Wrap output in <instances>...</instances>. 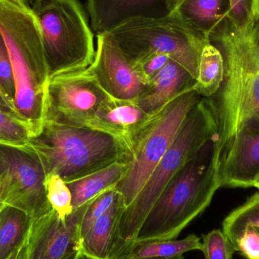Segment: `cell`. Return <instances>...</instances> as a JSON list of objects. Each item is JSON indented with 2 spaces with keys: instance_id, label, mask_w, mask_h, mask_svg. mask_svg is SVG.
Listing matches in <instances>:
<instances>
[{
  "instance_id": "6da1fadb",
  "label": "cell",
  "mask_w": 259,
  "mask_h": 259,
  "mask_svg": "<svg viewBox=\"0 0 259 259\" xmlns=\"http://www.w3.org/2000/svg\"><path fill=\"white\" fill-rule=\"evenodd\" d=\"M224 58L225 74L219 91L207 99L214 115V159L245 131L259 129V20L238 27L225 18L209 36Z\"/></svg>"
},
{
  "instance_id": "7a4b0ae2",
  "label": "cell",
  "mask_w": 259,
  "mask_h": 259,
  "mask_svg": "<svg viewBox=\"0 0 259 259\" xmlns=\"http://www.w3.org/2000/svg\"><path fill=\"white\" fill-rule=\"evenodd\" d=\"M0 33L13 70L15 106L38 134L47 117L50 72L40 27L29 3L0 0Z\"/></svg>"
},
{
  "instance_id": "3957f363",
  "label": "cell",
  "mask_w": 259,
  "mask_h": 259,
  "mask_svg": "<svg viewBox=\"0 0 259 259\" xmlns=\"http://www.w3.org/2000/svg\"><path fill=\"white\" fill-rule=\"evenodd\" d=\"M220 187L211 140L166 186L146 216L134 243L175 240L206 209Z\"/></svg>"
},
{
  "instance_id": "277c9868",
  "label": "cell",
  "mask_w": 259,
  "mask_h": 259,
  "mask_svg": "<svg viewBox=\"0 0 259 259\" xmlns=\"http://www.w3.org/2000/svg\"><path fill=\"white\" fill-rule=\"evenodd\" d=\"M215 121L207 99L202 98L186 117L176 138L146 184L121 213L114 232L109 259L120 258L134 244L155 201L180 170L214 138Z\"/></svg>"
},
{
  "instance_id": "5b68a950",
  "label": "cell",
  "mask_w": 259,
  "mask_h": 259,
  "mask_svg": "<svg viewBox=\"0 0 259 259\" xmlns=\"http://www.w3.org/2000/svg\"><path fill=\"white\" fill-rule=\"evenodd\" d=\"M26 146L37 155L47 175H59L66 183L117 161H128L127 149L112 136L50 121Z\"/></svg>"
},
{
  "instance_id": "8992f818",
  "label": "cell",
  "mask_w": 259,
  "mask_h": 259,
  "mask_svg": "<svg viewBox=\"0 0 259 259\" xmlns=\"http://www.w3.org/2000/svg\"><path fill=\"white\" fill-rule=\"evenodd\" d=\"M50 76L83 71L95 57L94 30L77 0H33Z\"/></svg>"
},
{
  "instance_id": "52a82bcc",
  "label": "cell",
  "mask_w": 259,
  "mask_h": 259,
  "mask_svg": "<svg viewBox=\"0 0 259 259\" xmlns=\"http://www.w3.org/2000/svg\"><path fill=\"white\" fill-rule=\"evenodd\" d=\"M134 62L151 54H164L196 79L199 59L209 39L171 15L134 16L109 30Z\"/></svg>"
},
{
  "instance_id": "ba28073f",
  "label": "cell",
  "mask_w": 259,
  "mask_h": 259,
  "mask_svg": "<svg viewBox=\"0 0 259 259\" xmlns=\"http://www.w3.org/2000/svg\"><path fill=\"white\" fill-rule=\"evenodd\" d=\"M202 99L194 91L180 96L167 105L131 140L128 168L115 189L124 208L137 197L148 178L176 138L186 117Z\"/></svg>"
},
{
  "instance_id": "9c48e42d",
  "label": "cell",
  "mask_w": 259,
  "mask_h": 259,
  "mask_svg": "<svg viewBox=\"0 0 259 259\" xmlns=\"http://www.w3.org/2000/svg\"><path fill=\"white\" fill-rule=\"evenodd\" d=\"M2 205L15 207L32 220L53 209L46 193L45 169L27 146L0 144Z\"/></svg>"
},
{
  "instance_id": "30bf717a",
  "label": "cell",
  "mask_w": 259,
  "mask_h": 259,
  "mask_svg": "<svg viewBox=\"0 0 259 259\" xmlns=\"http://www.w3.org/2000/svg\"><path fill=\"white\" fill-rule=\"evenodd\" d=\"M110 99L88 68L50 76L46 121L88 127L97 109Z\"/></svg>"
},
{
  "instance_id": "8fae6325",
  "label": "cell",
  "mask_w": 259,
  "mask_h": 259,
  "mask_svg": "<svg viewBox=\"0 0 259 259\" xmlns=\"http://www.w3.org/2000/svg\"><path fill=\"white\" fill-rule=\"evenodd\" d=\"M88 70L115 100L136 101L149 83L109 31L97 33L95 57Z\"/></svg>"
},
{
  "instance_id": "7c38bea8",
  "label": "cell",
  "mask_w": 259,
  "mask_h": 259,
  "mask_svg": "<svg viewBox=\"0 0 259 259\" xmlns=\"http://www.w3.org/2000/svg\"><path fill=\"white\" fill-rule=\"evenodd\" d=\"M89 203L73 210L65 219L51 209L33 220L29 234L27 259H63L80 251V225Z\"/></svg>"
},
{
  "instance_id": "4fadbf2b",
  "label": "cell",
  "mask_w": 259,
  "mask_h": 259,
  "mask_svg": "<svg viewBox=\"0 0 259 259\" xmlns=\"http://www.w3.org/2000/svg\"><path fill=\"white\" fill-rule=\"evenodd\" d=\"M259 176V129L239 134L219 163L221 187H253Z\"/></svg>"
},
{
  "instance_id": "5bb4252c",
  "label": "cell",
  "mask_w": 259,
  "mask_h": 259,
  "mask_svg": "<svg viewBox=\"0 0 259 259\" xmlns=\"http://www.w3.org/2000/svg\"><path fill=\"white\" fill-rule=\"evenodd\" d=\"M154 116L145 112L136 101L111 98L97 109L88 127L112 136L128 152L131 140Z\"/></svg>"
},
{
  "instance_id": "9a60e30c",
  "label": "cell",
  "mask_w": 259,
  "mask_h": 259,
  "mask_svg": "<svg viewBox=\"0 0 259 259\" xmlns=\"http://www.w3.org/2000/svg\"><path fill=\"white\" fill-rule=\"evenodd\" d=\"M196 79L184 66L170 59L149 82L136 103L145 112L154 116L180 96L193 91Z\"/></svg>"
},
{
  "instance_id": "2e32d148",
  "label": "cell",
  "mask_w": 259,
  "mask_h": 259,
  "mask_svg": "<svg viewBox=\"0 0 259 259\" xmlns=\"http://www.w3.org/2000/svg\"><path fill=\"white\" fill-rule=\"evenodd\" d=\"M87 9L97 34L131 17L167 15L164 0H87Z\"/></svg>"
},
{
  "instance_id": "e0dca14e",
  "label": "cell",
  "mask_w": 259,
  "mask_h": 259,
  "mask_svg": "<svg viewBox=\"0 0 259 259\" xmlns=\"http://www.w3.org/2000/svg\"><path fill=\"white\" fill-rule=\"evenodd\" d=\"M222 231L243 257L259 259V190L227 216Z\"/></svg>"
},
{
  "instance_id": "ac0fdd59",
  "label": "cell",
  "mask_w": 259,
  "mask_h": 259,
  "mask_svg": "<svg viewBox=\"0 0 259 259\" xmlns=\"http://www.w3.org/2000/svg\"><path fill=\"white\" fill-rule=\"evenodd\" d=\"M167 14L209 39L228 15V0H164Z\"/></svg>"
},
{
  "instance_id": "d6986e66",
  "label": "cell",
  "mask_w": 259,
  "mask_h": 259,
  "mask_svg": "<svg viewBox=\"0 0 259 259\" xmlns=\"http://www.w3.org/2000/svg\"><path fill=\"white\" fill-rule=\"evenodd\" d=\"M128 164L117 161L78 179L67 182L72 195L73 210L92 201L106 190L115 188L127 173Z\"/></svg>"
},
{
  "instance_id": "ffe728a7",
  "label": "cell",
  "mask_w": 259,
  "mask_h": 259,
  "mask_svg": "<svg viewBox=\"0 0 259 259\" xmlns=\"http://www.w3.org/2000/svg\"><path fill=\"white\" fill-rule=\"evenodd\" d=\"M125 209L119 194L112 206L96 221L82 239L80 252L95 259H109L117 222Z\"/></svg>"
},
{
  "instance_id": "44dd1931",
  "label": "cell",
  "mask_w": 259,
  "mask_h": 259,
  "mask_svg": "<svg viewBox=\"0 0 259 259\" xmlns=\"http://www.w3.org/2000/svg\"><path fill=\"white\" fill-rule=\"evenodd\" d=\"M33 220L24 211L4 205L0 210V259H9L28 238Z\"/></svg>"
},
{
  "instance_id": "7402d4cb",
  "label": "cell",
  "mask_w": 259,
  "mask_h": 259,
  "mask_svg": "<svg viewBox=\"0 0 259 259\" xmlns=\"http://www.w3.org/2000/svg\"><path fill=\"white\" fill-rule=\"evenodd\" d=\"M224 74L223 56L215 46L208 42L201 53L193 91L202 98H211L222 87Z\"/></svg>"
},
{
  "instance_id": "603a6c76",
  "label": "cell",
  "mask_w": 259,
  "mask_h": 259,
  "mask_svg": "<svg viewBox=\"0 0 259 259\" xmlns=\"http://www.w3.org/2000/svg\"><path fill=\"white\" fill-rule=\"evenodd\" d=\"M196 250L202 252V243L199 237L190 234L182 240L134 243L120 258H169Z\"/></svg>"
},
{
  "instance_id": "cb8c5ba5",
  "label": "cell",
  "mask_w": 259,
  "mask_h": 259,
  "mask_svg": "<svg viewBox=\"0 0 259 259\" xmlns=\"http://www.w3.org/2000/svg\"><path fill=\"white\" fill-rule=\"evenodd\" d=\"M36 135L34 126L28 120L0 109V144L24 146Z\"/></svg>"
},
{
  "instance_id": "d4e9b609",
  "label": "cell",
  "mask_w": 259,
  "mask_h": 259,
  "mask_svg": "<svg viewBox=\"0 0 259 259\" xmlns=\"http://www.w3.org/2000/svg\"><path fill=\"white\" fill-rule=\"evenodd\" d=\"M46 193L51 208L62 219L72 213V195L66 182L59 175L48 174L45 180Z\"/></svg>"
},
{
  "instance_id": "484cf974",
  "label": "cell",
  "mask_w": 259,
  "mask_h": 259,
  "mask_svg": "<svg viewBox=\"0 0 259 259\" xmlns=\"http://www.w3.org/2000/svg\"><path fill=\"white\" fill-rule=\"evenodd\" d=\"M119 194L116 189H110L99 195L90 202L83 214L81 225H80L81 240L91 229V227L95 223L96 221L98 220L112 206Z\"/></svg>"
},
{
  "instance_id": "4316f807",
  "label": "cell",
  "mask_w": 259,
  "mask_h": 259,
  "mask_svg": "<svg viewBox=\"0 0 259 259\" xmlns=\"http://www.w3.org/2000/svg\"><path fill=\"white\" fill-rule=\"evenodd\" d=\"M205 259H232L237 252L228 236L222 230H213L202 237Z\"/></svg>"
},
{
  "instance_id": "83f0119b",
  "label": "cell",
  "mask_w": 259,
  "mask_h": 259,
  "mask_svg": "<svg viewBox=\"0 0 259 259\" xmlns=\"http://www.w3.org/2000/svg\"><path fill=\"white\" fill-rule=\"evenodd\" d=\"M227 18L242 27L259 20V0H228Z\"/></svg>"
},
{
  "instance_id": "f1b7e54d",
  "label": "cell",
  "mask_w": 259,
  "mask_h": 259,
  "mask_svg": "<svg viewBox=\"0 0 259 259\" xmlns=\"http://www.w3.org/2000/svg\"><path fill=\"white\" fill-rule=\"evenodd\" d=\"M0 85L4 92L15 101V83L7 47L0 33Z\"/></svg>"
},
{
  "instance_id": "f546056e",
  "label": "cell",
  "mask_w": 259,
  "mask_h": 259,
  "mask_svg": "<svg viewBox=\"0 0 259 259\" xmlns=\"http://www.w3.org/2000/svg\"><path fill=\"white\" fill-rule=\"evenodd\" d=\"M169 59L170 58L166 55L155 53L143 58L134 64L145 80L149 83L165 66Z\"/></svg>"
},
{
  "instance_id": "4dcf8cb0",
  "label": "cell",
  "mask_w": 259,
  "mask_h": 259,
  "mask_svg": "<svg viewBox=\"0 0 259 259\" xmlns=\"http://www.w3.org/2000/svg\"><path fill=\"white\" fill-rule=\"evenodd\" d=\"M0 109L20 115L16 106H15V101L10 97H8L7 94L2 88L1 85H0Z\"/></svg>"
},
{
  "instance_id": "1f68e13d",
  "label": "cell",
  "mask_w": 259,
  "mask_h": 259,
  "mask_svg": "<svg viewBox=\"0 0 259 259\" xmlns=\"http://www.w3.org/2000/svg\"><path fill=\"white\" fill-rule=\"evenodd\" d=\"M28 238L26 240L24 245L20 248L17 259H27V255H28Z\"/></svg>"
},
{
  "instance_id": "d6a6232c",
  "label": "cell",
  "mask_w": 259,
  "mask_h": 259,
  "mask_svg": "<svg viewBox=\"0 0 259 259\" xmlns=\"http://www.w3.org/2000/svg\"><path fill=\"white\" fill-rule=\"evenodd\" d=\"M77 259H95L88 257V255L81 253L80 252ZM118 259H184V255H179V256L169 257V258H118Z\"/></svg>"
},
{
  "instance_id": "836d02e7",
  "label": "cell",
  "mask_w": 259,
  "mask_h": 259,
  "mask_svg": "<svg viewBox=\"0 0 259 259\" xmlns=\"http://www.w3.org/2000/svg\"><path fill=\"white\" fill-rule=\"evenodd\" d=\"M80 251H76V252H72V253L69 254V255H67L65 258L63 259H77V256H78L79 253H80Z\"/></svg>"
},
{
  "instance_id": "e575fe53",
  "label": "cell",
  "mask_w": 259,
  "mask_h": 259,
  "mask_svg": "<svg viewBox=\"0 0 259 259\" xmlns=\"http://www.w3.org/2000/svg\"><path fill=\"white\" fill-rule=\"evenodd\" d=\"M253 187H255V188L258 189L259 190V176L256 180H255V183H254Z\"/></svg>"
},
{
  "instance_id": "d590c367",
  "label": "cell",
  "mask_w": 259,
  "mask_h": 259,
  "mask_svg": "<svg viewBox=\"0 0 259 259\" xmlns=\"http://www.w3.org/2000/svg\"><path fill=\"white\" fill-rule=\"evenodd\" d=\"M19 249H18V250L15 253H14L13 255H12V257H11V258L9 259H17V257H18V251H19Z\"/></svg>"
},
{
  "instance_id": "8d00e7d4",
  "label": "cell",
  "mask_w": 259,
  "mask_h": 259,
  "mask_svg": "<svg viewBox=\"0 0 259 259\" xmlns=\"http://www.w3.org/2000/svg\"><path fill=\"white\" fill-rule=\"evenodd\" d=\"M0 190H1V176H0ZM3 205H2L1 200H0V210L3 208Z\"/></svg>"
},
{
  "instance_id": "74e56055",
  "label": "cell",
  "mask_w": 259,
  "mask_h": 259,
  "mask_svg": "<svg viewBox=\"0 0 259 259\" xmlns=\"http://www.w3.org/2000/svg\"><path fill=\"white\" fill-rule=\"evenodd\" d=\"M26 2H27V3H29V0H25Z\"/></svg>"
}]
</instances>
